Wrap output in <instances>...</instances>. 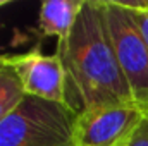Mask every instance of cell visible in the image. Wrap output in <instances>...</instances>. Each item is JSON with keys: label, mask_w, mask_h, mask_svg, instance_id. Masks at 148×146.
<instances>
[{"label": "cell", "mask_w": 148, "mask_h": 146, "mask_svg": "<svg viewBox=\"0 0 148 146\" xmlns=\"http://www.w3.org/2000/svg\"><path fill=\"white\" fill-rule=\"evenodd\" d=\"M66 74L64 103L77 115L133 102L112 46L102 0H84L71 35L55 52Z\"/></svg>", "instance_id": "1"}, {"label": "cell", "mask_w": 148, "mask_h": 146, "mask_svg": "<svg viewBox=\"0 0 148 146\" xmlns=\"http://www.w3.org/2000/svg\"><path fill=\"white\" fill-rule=\"evenodd\" d=\"M76 117L66 103L26 96L0 124V146H76Z\"/></svg>", "instance_id": "2"}, {"label": "cell", "mask_w": 148, "mask_h": 146, "mask_svg": "<svg viewBox=\"0 0 148 146\" xmlns=\"http://www.w3.org/2000/svg\"><path fill=\"white\" fill-rule=\"evenodd\" d=\"M110 41L133 102L148 113V46L126 2L102 0Z\"/></svg>", "instance_id": "3"}, {"label": "cell", "mask_w": 148, "mask_h": 146, "mask_svg": "<svg viewBox=\"0 0 148 146\" xmlns=\"http://www.w3.org/2000/svg\"><path fill=\"white\" fill-rule=\"evenodd\" d=\"M145 113L134 102L83 112L74 124L76 146H126Z\"/></svg>", "instance_id": "4"}, {"label": "cell", "mask_w": 148, "mask_h": 146, "mask_svg": "<svg viewBox=\"0 0 148 146\" xmlns=\"http://www.w3.org/2000/svg\"><path fill=\"white\" fill-rule=\"evenodd\" d=\"M9 59L23 83L26 96L64 103L66 74L57 53L45 55L40 48H33L26 53L9 55Z\"/></svg>", "instance_id": "5"}, {"label": "cell", "mask_w": 148, "mask_h": 146, "mask_svg": "<svg viewBox=\"0 0 148 146\" xmlns=\"http://www.w3.org/2000/svg\"><path fill=\"white\" fill-rule=\"evenodd\" d=\"M84 0H47L38 12V28L43 36L64 41L71 35Z\"/></svg>", "instance_id": "6"}, {"label": "cell", "mask_w": 148, "mask_h": 146, "mask_svg": "<svg viewBox=\"0 0 148 146\" xmlns=\"http://www.w3.org/2000/svg\"><path fill=\"white\" fill-rule=\"evenodd\" d=\"M26 98L23 83L10 64L9 55L0 57V124Z\"/></svg>", "instance_id": "7"}, {"label": "cell", "mask_w": 148, "mask_h": 146, "mask_svg": "<svg viewBox=\"0 0 148 146\" xmlns=\"http://www.w3.org/2000/svg\"><path fill=\"white\" fill-rule=\"evenodd\" d=\"M126 3L134 12L138 28H140V31H141L148 46V2H126Z\"/></svg>", "instance_id": "8"}, {"label": "cell", "mask_w": 148, "mask_h": 146, "mask_svg": "<svg viewBox=\"0 0 148 146\" xmlns=\"http://www.w3.org/2000/svg\"><path fill=\"white\" fill-rule=\"evenodd\" d=\"M126 146H148V113H145L143 120L140 122Z\"/></svg>", "instance_id": "9"}, {"label": "cell", "mask_w": 148, "mask_h": 146, "mask_svg": "<svg viewBox=\"0 0 148 146\" xmlns=\"http://www.w3.org/2000/svg\"><path fill=\"white\" fill-rule=\"evenodd\" d=\"M9 3V0H0V7H5Z\"/></svg>", "instance_id": "10"}, {"label": "cell", "mask_w": 148, "mask_h": 146, "mask_svg": "<svg viewBox=\"0 0 148 146\" xmlns=\"http://www.w3.org/2000/svg\"><path fill=\"white\" fill-rule=\"evenodd\" d=\"M0 57H2V53H0Z\"/></svg>", "instance_id": "11"}]
</instances>
